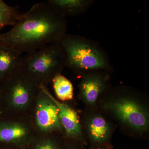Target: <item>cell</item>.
<instances>
[{
    "label": "cell",
    "mask_w": 149,
    "mask_h": 149,
    "mask_svg": "<svg viewBox=\"0 0 149 149\" xmlns=\"http://www.w3.org/2000/svg\"><path fill=\"white\" fill-rule=\"evenodd\" d=\"M66 31L65 17L47 2L38 3L20 14L10 30L0 34V43L19 53L27 54L49 44L60 42Z\"/></svg>",
    "instance_id": "1"
},
{
    "label": "cell",
    "mask_w": 149,
    "mask_h": 149,
    "mask_svg": "<svg viewBox=\"0 0 149 149\" xmlns=\"http://www.w3.org/2000/svg\"><path fill=\"white\" fill-rule=\"evenodd\" d=\"M66 56V66L83 74L93 71H110L111 64L100 45L79 35L65 34L60 42Z\"/></svg>",
    "instance_id": "2"
},
{
    "label": "cell",
    "mask_w": 149,
    "mask_h": 149,
    "mask_svg": "<svg viewBox=\"0 0 149 149\" xmlns=\"http://www.w3.org/2000/svg\"><path fill=\"white\" fill-rule=\"evenodd\" d=\"M65 66L64 50L60 42L44 46L22 56L19 71L40 86L52 80Z\"/></svg>",
    "instance_id": "3"
},
{
    "label": "cell",
    "mask_w": 149,
    "mask_h": 149,
    "mask_svg": "<svg viewBox=\"0 0 149 149\" xmlns=\"http://www.w3.org/2000/svg\"><path fill=\"white\" fill-rule=\"evenodd\" d=\"M105 108L121 122L139 132H144L148 128V114L146 111L131 98L116 99L107 104Z\"/></svg>",
    "instance_id": "4"
},
{
    "label": "cell",
    "mask_w": 149,
    "mask_h": 149,
    "mask_svg": "<svg viewBox=\"0 0 149 149\" xmlns=\"http://www.w3.org/2000/svg\"><path fill=\"white\" fill-rule=\"evenodd\" d=\"M3 82L6 95L12 105L17 108L26 107L39 87L19 71Z\"/></svg>",
    "instance_id": "5"
},
{
    "label": "cell",
    "mask_w": 149,
    "mask_h": 149,
    "mask_svg": "<svg viewBox=\"0 0 149 149\" xmlns=\"http://www.w3.org/2000/svg\"><path fill=\"white\" fill-rule=\"evenodd\" d=\"M109 78L107 71L102 70L83 74L79 85L81 98L88 104H94L99 96L106 90Z\"/></svg>",
    "instance_id": "6"
},
{
    "label": "cell",
    "mask_w": 149,
    "mask_h": 149,
    "mask_svg": "<svg viewBox=\"0 0 149 149\" xmlns=\"http://www.w3.org/2000/svg\"><path fill=\"white\" fill-rule=\"evenodd\" d=\"M40 92L35 115L37 126L43 131L60 129L62 125L57 107L52 100L40 89Z\"/></svg>",
    "instance_id": "7"
},
{
    "label": "cell",
    "mask_w": 149,
    "mask_h": 149,
    "mask_svg": "<svg viewBox=\"0 0 149 149\" xmlns=\"http://www.w3.org/2000/svg\"><path fill=\"white\" fill-rule=\"evenodd\" d=\"M39 88L55 104L58 110L61 123L64 128L68 136L84 142L79 118L76 111L68 105L57 100L48 91L45 85H40Z\"/></svg>",
    "instance_id": "8"
},
{
    "label": "cell",
    "mask_w": 149,
    "mask_h": 149,
    "mask_svg": "<svg viewBox=\"0 0 149 149\" xmlns=\"http://www.w3.org/2000/svg\"><path fill=\"white\" fill-rule=\"evenodd\" d=\"M28 134L27 128L20 123H0V143L25 149L31 144L28 139Z\"/></svg>",
    "instance_id": "9"
},
{
    "label": "cell",
    "mask_w": 149,
    "mask_h": 149,
    "mask_svg": "<svg viewBox=\"0 0 149 149\" xmlns=\"http://www.w3.org/2000/svg\"><path fill=\"white\" fill-rule=\"evenodd\" d=\"M22 57V54L0 43V83L19 71Z\"/></svg>",
    "instance_id": "10"
},
{
    "label": "cell",
    "mask_w": 149,
    "mask_h": 149,
    "mask_svg": "<svg viewBox=\"0 0 149 149\" xmlns=\"http://www.w3.org/2000/svg\"><path fill=\"white\" fill-rule=\"evenodd\" d=\"M47 2L58 13L66 17L83 14L93 5V0H49Z\"/></svg>",
    "instance_id": "11"
},
{
    "label": "cell",
    "mask_w": 149,
    "mask_h": 149,
    "mask_svg": "<svg viewBox=\"0 0 149 149\" xmlns=\"http://www.w3.org/2000/svg\"><path fill=\"white\" fill-rule=\"evenodd\" d=\"M87 125L89 137L94 143L103 145L108 141L110 128L104 118L99 116H93L88 120Z\"/></svg>",
    "instance_id": "12"
},
{
    "label": "cell",
    "mask_w": 149,
    "mask_h": 149,
    "mask_svg": "<svg viewBox=\"0 0 149 149\" xmlns=\"http://www.w3.org/2000/svg\"><path fill=\"white\" fill-rule=\"evenodd\" d=\"M52 81L55 93L59 100L67 101L73 98V85L66 77L60 73L56 75Z\"/></svg>",
    "instance_id": "13"
},
{
    "label": "cell",
    "mask_w": 149,
    "mask_h": 149,
    "mask_svg": "<svg viewBox=\"0 0 149 149\" xmlns=\"http://www.w3.org/2000/svg\"><path fill=\"white\" fill-rule=\"evenodd\" d=\"M20 14L18 6H10L0 0V29L8 25L13 26Z\"/></svg>",
    "instance_id": "14"
},
{
    "label": "cell",
    "mask_w": 149,
    "mask_h": 149,
    "mask_svg": "<svg viewBox=\"0 0 149 149\" xmlns=\"http://www.w3.org/2000/svg\"><path fill=\"white\" fill-rule=\"evenodd\" d=\"M61 146L53 139L48 138L36 141L25 149H61Z\"/></svg>",
    "instance_id": "15"
},
{
    "label": "cell",
    "mask_w": 149,
    "mask_h": 149,
    "mask_svg": "<svg viewBox=\"0 0 149 149\" xmlns=\"http://www.w3.org/2000/svg\"><path fill=\"white\" fill-rule=\"evenodd\" d=\"M61 149H79L77 147L73 145H68V146H65L62 147H61Z\"/></svg>",
    "instance_id": "16"
},
{
    "label": "cell",
    "mask_w": 149,
    "mask_h": 149,
    "mask_svg": "<svg viewBox=\"0 0 149 149\" xmlns=\"http://www.w3.org/2000/svg\"><path fill=\"white\" fill-rule=\"evenodd\" d=\"M92 149H107L106 148H93Z\"/></svg>",
    "instance_id": "17"
},
{
    "label": "cell",
    "mask_w": 149,
    "mask_h": 149,
    "mask_svg": "<svg viewBox=\"0 0 149 149\" xmlns=\"http://www.w3.org/2000/svg\"><path fill=\"white\" fill-rule=\"evenodd\" d=\"M13 149H22L20 148H16V147H14L13 148Z\"/></svg>",
    "instance_id": "18"
},
{
    "label": "cell",
    "mask_w": 149,
    "mask_h": 149,
    "mask_svg": "<svg viewBox=\"0 0 149 149\" xmlns=\"http://www.w3.org/2000/svg\"><path fill=\"white\" fill-rule=\"evenodd\" d=\"M0 90H1V87H0Z\"/></svg>",
    "instance_id": "19"
}]
</instances>
